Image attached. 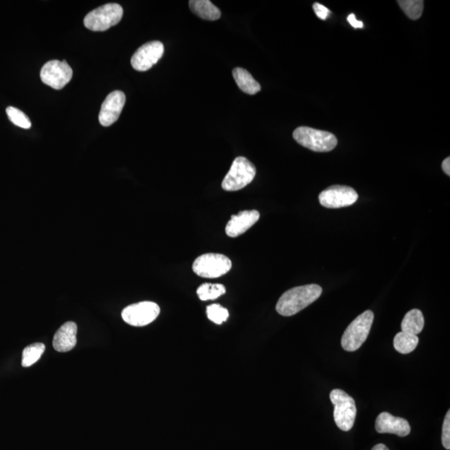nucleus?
Listing matches in <instances>:
<instances>
[{
	"label": "nucleus",
	"instance_id": "23",
	"mask_svg": "<svg viewBox=\"0 0 450 450\" xmlns=\"http://www.w3.org/2000/svg\"><path fill=\"white\" fill-rule=\"evenodd\" d=\"M6 112L10 121L15 124L16 126L25 128V130H29L31 128L30 119L25 112L11 106L6 108Z\"/></svg>",
	"mask_w": 450,
	"mask_h": 450
},
{
	"label": "nucleus",
	"instance_id": "26",
	"mask_svg": "<svg viewBox=\"0 0 450 450\" xmlns=\"http://www.w3.org/2000/svg\"><path fill=\"white\" fill-rule=\"evenodd\" d=\"M313 9L316 15L318 16V18L322 20L327 19L329 15L331 14V10L319 3H313Z\"/></svg>",
	"mask_w": 450,
	"mask_h": 450
},
{
	"label": "nucleus",
	"instance_id": "27",
	"mask_svg": "<svg viewBox=\"0 0 450 450\" xmlns=\"http://www.w3.org/2000/svg\"><path fill=\"white\" fill-rule=\"evenodd\" d=\"M347 19L348 22L351 23V26L353 28H355V29H361V28L364 27L363 22L357 20L355 15L353 14H349Z\"/></svg>",
	"mask_w": 450,
	"mask_h": 450
},
{
	"label": "nucleus",
	"instance_id": "4",
	"mask_svg": "<svg viewBox=\"0 0 450 450\" xmlns=\"http://www.w3.org/2000/svg\"><path fill=\"white\" fill-rule=\"evenodd\" d=\"M329 398L335 405L333 419L338 428L343 431H351L355 424L357 413L355 400L340 389H333Z\"/></svg>",
	"mask_w": 450,
	"mask_h": 450
},
{
	"label": "nucleus",
	"instance_id": "13",
	"mask_svg": "<svg viewBox=\"0 0 450 450\" xmlns=\"http://www.w3.org/2000/svg\"><path fill=\"white\" fill-rule=\"evenodd\" d=\"M375 429L378 433H393L400 437L407 436L411 431V425L407 420L387 412L381 413L377 417Z\"/></svg>",
	"mask_w": 450,
	"mask_h": 450
},
{
	"label": "nucleus",
	"instance_id": "8",
	"mask_svg": "<svg viewBox=\"0 0 450 450\" xmlns=\"http://www.w3.org/2000/svg\"><path fill=\"white\" fill-rule=\"evenodd\" d=\"M160 308L158 304L144 301L130 305L122 311V318L124 322L135 327L146 326L157 319L159 315Z\"/></svg>",
	"mask_w": 450,
	"mask_h": 450
},
{
	"label": "nucleus",
	"instance_id": "15",
	"mask_svg": "<svg viewBox=\"0 0 450 450\" xmlns=\"http://www.w3.org/2000/svg\"><path fill=\"white\" fill-rule=\"evenodd\" d=\"M77 324L75 322L63 324L56 332L53 346L56 351L68 352L72 351L77 344Z\"/></svg>",
	"mask_w": 450,
	"mask_h": 450
},
{
	"label": "nucleus",
	"instance_id": "2",
	"mask_svg": "<svg viewBox=\"0 0 450 450\" xmlns=\"http://www.w3.org/2000/svg\"><path fill=\"white\" fill-rule=\"evenodd\" d=\"M373 318V313L366 311L349 325L341 340V344L344 351L353 352L362 346L371 332Z\"/></svg>",
	"mask_w": 450,
	"mask_h": 450
},
{
	"label": "nucleus",
	"instance_id": "3",
	"mask_svg": "<svg viewBox=\"0 0 450 450\" xmlns=\"http://www.w3.org/2000/svg\"><path fill=\"white\" fill-rule=\"evenodd\" d=\"M293 137L300 146L315 152H329L338 144V139L332 133L309 127L297 128Z\"/></svg>",
	"mask_w": 450,
	"mask_h": 450
},
{
	"label": "nucleus",
	"instance_id": "22",
	"mask_svg": "<svg viewBox=\"0 0 450 450\" xmlns=\"http://www.w3.org/2000/svg\"><path fill=\"white\" fill-rule=\"evenodd\" d=\"M398 3L411 19H419L423 14L424 3L423 0H400Z\"/></svg>",
	"mask_w": 450,
	"mask_h": 450
},
{
	"label": "nucleus",
	"instance_id": "17",
	"mask_svg": "<svg viewBox=\"0 0 450 450\" xmlns=\"http://www.w3.org/2000/svg\"><path fill=\"white\" fill-rule=\"evenodd\" d=\"M190 8L193 13L210 21H215L221 16L220 10L210 0H191Z\"/></svg>",
	"mask_w": 450,
	"mask_h": 450
},
{
	"label": "nucleus",
	"instance_id": "9",
	"mask_svg": "<svg viewBox=\"0 0 450 450\" xmlns=\"http://www.w3.org/2000/svg\"><path fill=\"white\" fill-rule=\"evenodd\" d=\"M72 76L73 70L66 60H51L44 64L40 71L42 82L57 90L66 86L70 82Z\"/></svg>",
	"mask_w": 450,
	"mask_h": 450
},
{
	"label": "nucleus",
	"instance_id": "24",
	"mask_svg": "<svg viewBox=\"0 0 450 450\" xmlns=\"http://www.w3.org/2000/svg\"><path fill=\"white\" fill-rule=\"evenodd\" d=\"M228 311L219 304H211L207 307V316L208 320L216 324H221L225 322L228 318Z\"/></svg>",
	"mask_w": 450,
	"mask_h": 450
},
{
	"label": "nucleus",
	"instance_id": "21",
	"mask_svg": "<svg viewBox=\"0 0 450 450\" xmlns=\"http://www.w3.org/2000/svg\"><path fill=\"white\" fill-rule=\"evenodd\" d=\"M44 351H46V345L41 343L29 345V346L23 349L22 356L23 367H30L37 362L43 355Z\"/></svg>",
	"mask_w": 450,
	"mask_h": 450
},
{
	"label": "nucleus",
	"instance_id": "29",
	"mask_svg": "<svg viewBox=\"0 0 450 450\" xmlns=\"http://www.w3.org/2000/svg\"><path fill=\"white\" fill-rule=\"evenodd\" d=\"M372 450H389L387 445L379 444L375 446Z\"/></svg>",
	"mask_w": 450,
	"mask_h": 450
},
{
	"label": "nucleus",
	"instance_id": "18",
	"mask_svg": "<svg viewBox=\"0 0 450 450\" xmlns=\"http://www.w3.org/2000/svg\"><path fill=\"white\" fill-rule=\"evenodd\" d=\"M424 326V318L423 313L420 309H413L405 315L401 323L402 332L411 333V335H419L423 331Z\"/></svg>",
	"mask_w": 450,
	"mask_h": 450
},
{
	"label": "nucleus",
	"instance_id": "12",
	"mask_svg": "<svg viewBox=\"0 0 450 450\" xmlns=\"http://www.w3.org/2000/svg\"><path fill=\"white\" fill-rule=\"evenodd\" d=\"M126 101V95L122 91L115 90L108 95L99 112V120L101 126L108 127L117 121Z\"/></svg>",
	"mask_w": 450,
	"mask_h": 450
},
{
	"label": "nucleus",
	"instance_id": "7",
	"mask_svg": "<svg viewBox=\"0 0 450 450\" xmlns=\"http://www.w3.org/2000/svg\"><path fill=\"white\" fill-rule=\"evenodd\" d=\"M232 268V262L227 256L221 254L200 255L193 264V271L202 278L215 279L227 274Z\"/></svg>",
	"mask_w": 450,
	"mask_h": 450
},
{
	"label": "nucleus",
	"instance_id": "14",
	"mask_svg": "<svg viewBox=\"0 0 450 450\" xmlns=\"http://www.w3.org/2000/svg\"><path fill=\"white\" fill-rule=\"evenodd\" d=\"M260 213L257 211H244L238 215H233L228 221L225 231L228 236L235 238L244 234L260 219Z\"/></svg>",
	"mask_w": 450,
	"mask_h": 450
},
{
	"label": "nucleus",
	"instance_id": "19",
	"mask_svg": "<svg viewBox=\"0 0 450 450\" xmlns=\"http://www.w3.org/2000/svg\"><path fill=\"white\" fill-rule=\"evenodd\" d=\"M419 344V338L404 332L398 333L393 339V347L398 352L407 355L411 353Z\"/></svg>",
	"mask_w": 450,
	"mask_h": 450
},
{
	"label": "nucleus",
	"instance_id": "5",
	"mask_svg": "<svg viewBox=\"0 0 450 450\" xmlns=\"http://www.w3.org/2000/svg\"><path fill=\"white\" fill-rule=\"evenodd\" d=\"M256 168L250 160L240 156L233 162L230 171L225 175L222 188L225 191L242 190L254 180Z\"/></svg>",
	"mask_w": 450,
	"mask_h": 450
},
{
	"label": "nucleus",
	"instance_id": "11",
	"mask_svg": "<svg viewBox=\"0 0 450 450\" xmlns=\"http://www.w3.org/2000/svg\"><path fill=\"white\" fill-rule=\"evenodd\" d=\"M164 44L159 41L144 43L131 58V66L135 70L147 71L162 58Z\"/></svg>",
	"mask_w": 450,
	"mask_h": 450
},
{
	"label": "nucleus",
	"instance_id": "28",
	"mask_svg": "<svg viewBox=\"0 0 450 450\" xmlns=\"http://www.w3.org/2000/svg\"><path fill=\"white\" fill-rule=\"evenodd\" d=\"M442 168H443V170L444 171L445 174L447 175L448 176L450 175V158L448 157V158H446L443 163H442Z\"/></svg>",
	"mask_w": 450,
	"mask_h": 450
},
{
	"label": "nucleus",
	"instance_id": "20",
	"mask_svg": "<svg viewBox=\"0 0 450 450\" xmlns=\"http://www.w3.org/2000/svg\"><path fill=\"white\" fill-rule=\"evenodd\" d=\"M226 293V288L220 284H203L197 289V295L202 301L215 300Z\"/></svg>",
	"mask_w": 450,
	"mask_h": 450
},
{
	"label": "nucleus",
	"instance_id": "16",
	"mask_svg": "<svg viewBox=\"0 0 450 450\" xmlns=\"http://www.w3.org/2000/svg\"><path fill=\"white\" fill-rule=\"evenodd\" d=\"M233 76H234L237 86L245 94L254 95L261 90L260 84L246 70L242 69V68H235L233 70Z\"/></svg>",
	"mask_w": 450,
	"mask_h": 450
},
{
	"label": "nucleus",
	"instance_id": "25",
	"mask_svg": "<svg viewBox=\"0 0 450 450\" xmlns=\"http://www.w3.org/2000/svg\"><path fill=\"white\" fill-rule=\"evenodd\" d=\"M442 444L446 449H450V411L446 413L442 429Z\"/></svg>",
	"mask_w": 450,
	"mask_h": 450
},
{
	"label": "nucleus",
	"instance_id": "1",
	"mask_svg": "<svg viewBox=\"0 0 450 450\" xmlns=\"http://www.w3.org/2000/svg\"><path fill=\"white\" fill-rule=\"evenodd\" d=\"M322 295L318 284H307L288 289L280 297L276 311L282 316H293L315 302Z\"/></svg>",
	"mask_w": 450,
	"mask_h": 450
},
{
	"label": "nucleus",
	"instance_id": "6",
	"mask_svg": "<svg viewBox=\"0 0 450 450\" xmlns=\"http://www.w3.org/2000/svg\"><path fill=\"white\" fill-rule=\"evenodd\" d=\"M123 14V8L118 3H107L88 13L84 19V26L92 31H106L118 25Z\"/></svg>",
	"mask_w": 450,
	"mask_h": 450
},
{
	"label": "nucleus",
	"instance_id": "10",
	"mask_svg": "<svg viewBox=\"0 0 450 450\" xmlns=\"http://www.w3.org/2000/svg\"><path fill=\"white\" fill-rule=\"evenodd\" d=\"M359 198L353 188L344 186H333L320 193L319 200L321 206L328 208H339L351 206Z\"/></svg>",
	"mask_w": 450,
	"mask_h": 450
}]
</instances>
